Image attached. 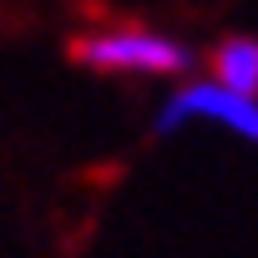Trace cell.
Instances as JSON below:
<instances>
[{"mask_svg": "<svg viewBox=\"0 0 258 258\" xmlns=\"http://www.w3.org/2000/svg\"><path fill=\"white\" fill-rule=\"evenodd\" d=\"M71 61L96 76H152V81H182L198 66L192 46H182L177 36L157 26H137V21L81 31L71 41Z\"/></svg>", "mask_w": 258, "mask_h": 258, "instance_id": "obj_1", "label": "cell"}, {"mask_svg": "<svg viewBox=\"0 0 258 258\" xmlns=\"http://www.w3.org/2000/svg\"><path fill=\"white\" fill-rule=\"evenodd\" d=\"M182 126H218V132L258 147V96L228 91L213 76H182L157 106V132L172 137Z\"/></svg>", "mask_w": 258, "mask_h": 258, "instance_id": "obj_2", "label": "cell"}, {"mask_svg": "<svg viewBox=\"0 0 258 258\" xmlns=\"http://www.w3.org/2000/svg\"><path fill=\"white\" fill-rule=\"evenodd\" d=\"M208 76L228 91L258 96V36H228L208 56Z\"/></svg>", "mask_w": 258, "mask_h": 258, "instance_id": "obj_3", "label": "cell"}]
</instances>
